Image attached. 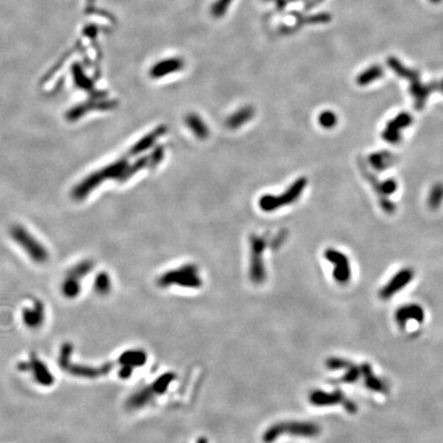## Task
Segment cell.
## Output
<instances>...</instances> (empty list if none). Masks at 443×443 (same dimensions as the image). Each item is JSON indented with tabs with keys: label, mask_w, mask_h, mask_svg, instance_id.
<instances>
[{
	"label": "cell",
	"mask_w": 443,
	"mask_h": 443,
	"mask_svg": "<svg viewBox=\"0 0 443 443\" xmlns=\"http://www.w3.org/2000/svg\"><path fill=\"white\" fill-rule=\"evenodd\" d=\"M310 402L316 406H329L335 404H342L351 413L356 411V406L350 400L346 398L343 392L340 390H336L332 392H324L321 390L314 391L310 394L309 397Z\"/></svg>",
	"instance_id": "obj_11"
},
{
	"label": "cell",
	"mask_w": 443,
	"mask_h": 443,
	"mask_svg": "<svg viewBox=\"0 0 443 443\" xmlns=\"http://www.w3.org/2000/svg\"><path fill=\"white\" fill-rule=\"evenodd\" d=\"M388 65L392 69V70L400 77L408 79L410 82L420 79V74L417 71L410 70V69L406 68L405 66H403L401 64V62L399 60H397L394 57H390L387 61Z\"/></svg>",
	"instance_id": "obj_24"
},
{
	"label": "cell",
	"mask_w": 443,
	"mask_h": 443,
	"mask_svg": "<svg viewBox=\"0 0 443 443\" xmlns=\"http://www.w3.org/2000/svg\"><path fill=\"white\" fill-rule=\"evenodd\" d=\"M320 427L313 422L303 421H287L280 422L271 426L265 431L263 440L265 443H272L277 438L284 434H292V436L302 438H313L319 435Z\"/></svg>",
	"instance_id": "obj_2"
},
{
	"label": "cell",
	"mask_w": 443,
	"mask_h": 443,
	"mask_svg": "<svg viewBox=\"0 0 443 443\" xmlns=\"http://www.w3.org/2000/svg\"><path fill=\"white\" fill-rule=\"evenodd\" d=\"M81 292L80 280L67 276L62 284V294L67 299H75Z\"/></svg>",
	"instance_id": "obj_26"
},
{
	"label": "cell",
	"mask_w": 443,
	"mask_h": 443,
	"mask_svg": "<svg viewBox=\"0 0 443 443\" xmlns=\"http://www.w3.org/2000/svg\"><path fill=\"white\" fill-rule=\"evenodd\" d=\"M438 87H439V89H441L442 91H443V79L441 80V82H440V85H438Z\"/></svg>",
	"instance_id": "obj_36"
},
{
	"label": "cell",
	"mask_w": 443,
	"mask_h": 443,
	"mask_svg": "<svg viewBox=\"0 0 443 443\" xmlns=\"http://www.w3.org/2000/svg\"><path fill=\"white\" fill-rule=\"evenodd\" d=\"M431 2H434V3H438V2H440L441 0H430Z\"/></svg>",
	"instance_id": "obj_38"
},
{
	"label": "cell",
	"mask_w": 443,
	"mask_h": 443,
	"mask_svg": "<svg viewBox=\"0 0 443 443\" xmlns=\"http://www.w3.org/2000/svg\"><path fill=\"white\" fill-rule=\"evenodd\" d=\"M118 362L120 365H129L133 368L140 367L147 362V354L140 349L128 350L119 356Z\"/></svg>",
	"instance_id": "obj_21"
},
{
	"label": "cell",
	"mask_w": 443,
	"mask_h": 443,
	"mask_svg": "<svg viewBox=\"0 0 443 443\" xmlns=\"http://www.w3.org/2000/svg\"><path fill=\"white\" fill-rule=\"evenodd\" d=\"M318 123L320 124V127L323 129L329 130L335 128L338 123V116L335 112H332L330 110H325L321 112L318 116Z\"/></svg>",
	"instance_id": "obj_30"
},
{
	"label": "cell",
	"mask_w": 443,
	"mask_h": 443,
	"mask_svg": "<svg viewBox=\"0 0 443 443\" xmlns=\"http://www.w3.org/2000/svg\"><path fill=\"white\" fill-rule=\"evenodd\" d=\"M251 244V258H249V277L256 284H261L266 279V269L264 264V252L267 247L266 238L253 234L249 238Z\"/></svg>",
	"instance_id": "obj_6"
},
{
	"label": "cell",
	"mask_w": 443,
	"mask_h": 443,
	"mask_svg": "<svg viewBox=\"0 0 443 443\" xmlns=\"http://www.w3.org/2000/svg\"><path fill=\"white\" fill-rule=\"evenodd\" d=\"M45 310L44 304L36 301L31 308H25L22 312V319L27 327L31 329L39 328L44 322Z\"/></svg>",
	"instance_id": "obj_15"
},
{
	"label": "cell",
	"mask_w": 443,
	"mask_h": 443,
	"mask_svg": "<svg viewBox=\"0 0 443 443\" xmlns=\"http://www.w3.org/2000/svg\"><path fill=\"white\" fill-rule=\"evenodd\" d=\"M254 116H255V109L252 106H244L239 110L235 111L233 114H231L227 118L226 126L230 130L240 129Z\"/></svg>",
	"instance_id": "obj_19"
},
{
	"label": "cell",
	"mask_w": 443,
	"mask_h": 443,
	"mask_svg": "<svg viewBox=\"0 0 443 443\" xmlns=\"http://www.w3.org/2000/svg\"><path fill=\"white\" fill-rule=\"evenodd\" d=\"M324 258L326 261L330 262L334 267L332 277L335 281L342 285L347 284L352 277V270L348 257L338 249L327 248L324 252Z\"/></svg>",
	"instance_id": "obj_8"
},
{
	"label": "cell",
	"mask_w": 443,
	"mask_h": 443,
	"mask_svg": "<svg viewBox=\"0 0 443 443\" xmlns=\"http://www.w3.org/2000/svg\"><path fill=\"white\" fill-rule=\"evenodd\" d=\"M308 179L306 177H299L290 185L280 195H272L266 194L259 199L260 209L265 213H272L281 209L283 206H288L299 200L303 192L306 189Z\"/></svg>",
	"instance_id": "obj_3"
},
{
	"label": "cell",
	"mask_w": 443,
	"mask_h": 443,
	"mask_svg": "<svg viewBox=\"0 0 443 443\" xmlns=\"http://www.w3.org/2000/svg\"><path fill=\"white\" fill-rule=\"evenodd\" d=\"M426 314L422 306L418 304H407L397 309L395 313V321L400 329H405L411 321L422 324L425 321Z\"/></svg>",
	"instance_id": "obj_13"
},
{
	"label": "cell",
	"mask_w": 443,
	"mask_h": 443,
	"mask_svg": "<svg viewBox=\"0 0 443 443\" xmlns=\"http://www.w3.org/2000/svg\"><path fill=\"white\" fill-rule=\"evenodd\" d=\"M436 88L439 89L438 85H434V83H431V85H423V83L420 81V79L411 81L409 92L414 99L415 109L421 110L424 108L428 96L430 95V93Z\"/></svg>",
	"instance_id": "obj_17"
},
{
	"label": "cell",
	"mask_w": 443,
	"mask_h": 443,
	"mask_svg": "<svg viewBox=\"0 0 443 443\" xmlns=\"http://www.w3.org/2000/svg\"><path fill=\"white\" fill-rule=\"evenodd\" d=\"M168 131L166 127L164 126H160L158 128H156L155 130L152 131L151 133L145 134L140 141H137L130 150V154L132 156H135L143 153V152L147 151L148 149L152 148L154 146V144L156 143V141L158 140L159 137H161L165 133Z\"/></svg>",
	"instance_id": "obj_16"
},
{
	"label": "cell",
	"mask_w": 443,
	"mask_h": 443,
	"mask_svg": "<svg viewBox=\"0 0 443 443\" xmlns=\"http://www.w3.org/2000/svg\"><path fill=\"white\" fill-rule=\"evenodd\" d=\"M289 1H292V2H296V1H298V0H289Z\"/></svg>",
	"instance_id": "obj_39"
},
{
	"label": "cell",
	"mask_w": 443,
	"mask_h": 443,
	"mask_svg": "<svg viewBox=\"0 0 443 443\" xmlns=\"http://www.w3.org/2000/svg\"><path fill=\"white\" fill-rule=\"evenodd\" d=\"M287 4V0H276V7L277 9L282 10Z\"/></svg>",
	"instance_id": "obj_35"
},
{
	"label": "cell",
	"mask_w": 443,
	"mask_h": 443,
	"mask_svg": "<svg viewBox=\"0 0 443 443\" xmlns=\"http://www.w3.org/2000/svg\"><path fill=\"white\" fill-rule=\"evenodd\" d=\"M10 235L31 260L44 264L48 259V253L45 247L41 244L34 236L22 226H13L10 230Z\"/></svg>",
	"instance_id": "obj_7"
},
{
	"label": "cell",
	"mask_w": 443,
	"mask_h": 443,
	"mask_svg": "<svg viewBox=\"0 0 443 443\" xmlns=\"http://www.w3.org/2000/svg\"><path fill=\"white\" fill-rule=\"evenodd\" d=\"M94 289L95 292L104 296L110 293L111 287H112V283H111V278L108 273L101 272L95 276L94 279Z\"/></svg>",
	"instance_id": "obj_28"
},
{
	"label": "cell",
	"mask_w": 443,
	"mask_h": 443,
	"mask_svg": "<svg viewBox=\"0 0 443 443\" xmlns=\"http://www.w3.org/2000/svg\"><path fill=\"white\" fill-rule=\"evenodd\" d=\"M126 159H119L111 163L100 171H96L82 179L72 190V197L76 200L85 199L90 192L100 186L105 179L108 178H120L123 172L128 166Z\"/></svg>",
	"instance_id": "obj_1"
},
{
	"label": "cell",
	"mask_w": 443,
	"mask_h": 443,
	"mask_svg": "<svg viewBox=\"0 0 443 443\" xmlns=\"http://www.w3.org/2000/svg\"><path fill=\"white\" fill-rule=\"evenodd\" d=\"M93 268V263L91 261H83L78 263L77 265H75L74 267H72L70 270H69L67 276L73 277V278H76L78 280H80L83 277L87 276L89 272H91Z\"/></svg>",
	"instance_id": "obj_29"
},
{
	"label": "cell",
	"mask_w": 443,
	"mask_h": 443,
	"mask_svg": "<svg viewBox=\"0 0 443 443\" xmlns=\"http://www.w3.org/2000/svg\"><path fill=\"white\" fill-rule=\"evenodd\" d=\"M113 106V104H108V103H102V104H98V105H91V104H85V105H80L77 107L72 108L71 110H69V112L67 113V119L73 121V120H77L78 118H80L83 114H86L87 112H89V110H100V109H109Z\"/></svg>",
	"instance_id": "obj_25"
},
{
	"label": "cell",
	"mask_w": 443,
	"mask_h": 443,
	"mask_svg": "<svg viewBox=\"0 0 443 443\" xmlns=\"http://www.w3.org/2000/svg\"><path fill=\"white\" fill-rule=\"evenodd\" d=\"M175 379L176 375L174 372L164 373V375L160 376L157 380H155L149 386L142 388L141 390H138L134 394H133L128 400L127 406L130 409H137L146 406L156 397L166 392V390L169 389L170 384L173 383Z\"/></svg>",
	"instance_id": "obj_5"
},
{
	"label": "cell",
	"mask_w": 443,
	"mask_h": 443,
	"mask_svg": "<svg viewBox=\"0 0 443 443\" xmlns=\"http://www.w3.org/2000/svg\"><path fill=\"white\" fill-rule=\"evenodd\" d=\"M72 352H73V345L71 343H65L62 346L59 356V364L62 369H65L66 366L70 363Z\"/></svg>",
	"instance_id": "obj_32"
},
{
	"label": "cell",
	"mask_w": 443,
	"mask_h": 443,
	"mask_svg": "<svg viewBox=\"0 0 443 443\" xmlns=\"http://www.w3.org/2000/svg\"><path fill=\"white\" fill-rule=\"evenodd\" d=\"M157 283L161 287L177 285L185 288H199L202 285V279L198 267L194 264H187L163 273Z\"/></svg>",
	"instance_id": "obj_4"
},
{
	"label": "cell",
	"mask_w": 443,
	"mask_h": 443,
	"mask_svg": "<svg viewBox=\"0 0 443 443\" xmlns=\"http://www.w3.org/2000/svg\"><path fill=\"white\" fill-rule=\"evenodd\" d=\"M414 271L411 268H403L399 270L391 279L388 281L380 290V298L384 301L390 300L396 294L404 289L413 279Z\"/></svg>",
	"instance_id": "obj_10"
},
{
	"label": "cell",
	"mask_w": 443,
	"mask_h": 443,
	"mask_svg": "<svg viewBox=\"0 0 443 443\" xmlns=\"http://www.w3.org/2000/svg\"><path fill=\"white\" fill-rule=\"evenodd\" d=\"M331 20V16L327 12H320V13H316V15L310 16L308 18L305 19V22L309 23V24H325L330 22Z\"/></svg>",
	"instance_id": "obj_33"
},
{
	"label": "cell",
	"mask_w": 443,
	"mask_h": 443,
	"mask_svg": "<svg viewBox=\"0 0 443 443\" xmlns=\"http://www.w3.org/2000/svg\"><path fill=\"white\" fill-rule=\"evenodd\" d=\"M185 123L192 133L200 140H205L210 135V129L203 119L196 113H189L185 117Z\"/></svg>",
	"instance_id": "obj_20"
},
{
	"label": "cell",
	"mask_w": 443,
	"mask_h": 443,
	"mask_svg": "<svg viewBox=\"0 0 443 443\" xmlns=\"http://www.w3.org/2000/svg\"><path fill=\"white\" fill-rule=\"evenodd\" d=\"M113 368L112 363H105L101 366H89V365H81V364H72L69 363L64 370L68 371L70 375L86 378V379H95L101 376L107 375Z\"/></svg>",
	"instance_id": "obj_14"
},
{
	"label": "cell",
	"mask_w": 443,
	"mask_h": 443,
	"mask_svg": "<svg viewBox=\"0 0 443 443\" xmlns=\"http://www.w3.org/2000/svg\"><path fill=\"white\" fill-rule=\"evenodd\" d=\"M427 202L430 210L436 211L439 209L443 202V183H436L432 186Z\"/></svg>",
	"instance_id": "obj_27"
},
{
	"label": "cell",
	"mask_w": 443,
	"mask_h": 443,
	"mask_svg": "<svg viewBox=\"0 0 443 443\" xmlns=\"http://www.w3.org/2000/svg\"><path fill=\"white\" fill-rule=\"evenodd\" d=\"M198 443H207V441H206V439H203V438H201L199 441H198Z\"/></svg>",
	"instance_id": "obj_37"
},
{
	"label": "cell",
	"mask_w": 443,
	"mask_h": 443,
	"mask_svg": "<svg viewBox=\"0 0 443 443\" xmlns=\"http://www.w3.org/2000/svg\"><path fill=\"white\" fill-rule=\"evenodd\" d=\"M368 161L373 170L382 172L391 168L395 162V156L389 151H379L370 154Z\"/></svg>",
	"instance_id": "obj_22"
},
{
	"label": "cell",
	"mask_w": 443,
	"mask_h": 443,
	"mask_svg": "<svg viewBox=\"0 0 443 443\" xmlns=\"http://www.w3.org/2000/svg\"><path fill=\"white\" fill-rule=\"evenodd\" d=\"M133 369H134L133 367L129 366V365H121V367H120V369H119V372H118L119 378L122 379V380H128V379H130L131 376L133 375Z\"/></svg>",
	"instance_id": "obj_34"
},
{
	"label": "cell",
	"mask_w": 443,
	"mask_h": 443,
	"mask_svg": "<svg viewBox=\"0 0 443 443\" xmlns=\"http://www.w3.org/2000/svg\"><path fill=\"white\" fill-rule=\"evenodd\" d=\"M184 68V61L178 58L163 60L151 69V76L153 78H161L171 73L177 72Z\"/></svg>",
	"instance_id": "obj_18"
},
{
	"label": "cell",
	"mask_w": 443,
	"mask_h": 443,
	"mask_svg": "<svg viewBox=\"0 0 443 443\" xmlns=\"http://www.w3.org/2000/svg\"><path fill=\"white\" fill-rule=\"evenodd\" d=\"M232 2L233 0H216L211 7V15L216 19L223 18Z\"/></svg>",
	"instance_id": "obj_31"
},
{
	"label": "cell",
	"mask_w": 443,
	"mask_h": 443,
	"mask_svg": "<svg viewBox=\"0 0 443 443\" xmlns=\"http://www.w3.org/2000/svg\"><path fill=\"white\" fill-rule=\"evenodd\" d=\"M384 76V69L380 65H372L356 78V83L360 87H366L373 81L379 80Z\"/></svg>",
	"instance_id": "obj_23"
},
{
	"label": "cell",
	"mask_w": 443,
	"mask_h": 443,
	"mask_svg": "<svg viewBox=\"0 0 443 443\" xmlns=\"http://www.w3.org/2000/svg\"><path fill=\"white\" fill-rule=\"evenodd\" d=\"M412 123V117L407 112L397 114L387 122L382 133L384 141L390 144H398L401 141V131L408 128Z\"/></svg>",
	"instance_id": "obj_12"
},
{
	"label": "cell",
	"mask_w": 443,
	"mask_h": 443,
	"mask_svg": "<svg viewBox=\"0 0 443 443\" xmlns=\"http://www.w3.org/2000/svg\"><path fill=\"white\" fill-rule=\"evenodd\" d=\"M19 370L30 371L34 380L41 386L50 387L54 383V377L45 363L40 360L35 353L30 355L29 361L20 362L18 364Z\"/></svg>",
	"instance_id": "obj_9"
}]
</instances>
